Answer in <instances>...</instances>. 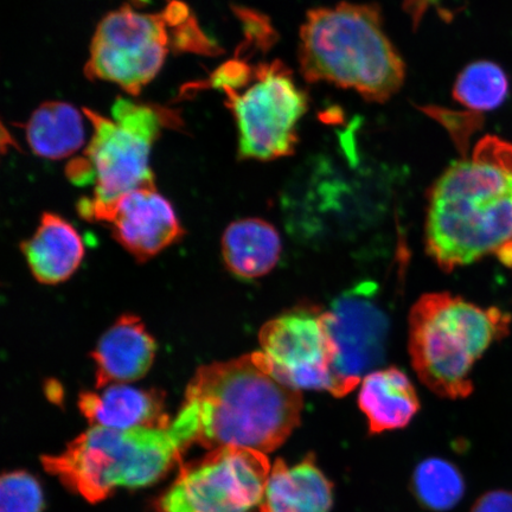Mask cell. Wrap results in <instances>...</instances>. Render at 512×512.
<instances>
[{
    "mask_svg": "<svg viewBox=\"0 0 512 512\" xmlns=\"http://www.w3.org/2000/svg\"><path fill=\"white\" fill-rule=\"evenodd\" d=\"M272 467L265 453L224 446L182 467L160 512H248L264 499Z\"/></svg>",
    "mask_w": 512,
    "mask_h": 512,
    "instance_id": "9c48e42d",
    "label": "cell"
},
{
    "mask_svg": "<svg viewBox=\"0 0 512 512\" xmlns=\"http://www.w3.org/2000/svg\"><path fill=\"white\" fill-rule=\"evenodd\" d=\"M507 75L497 64L478 61L459 74L454 85V99L476 112L492 111L507 99Z\"/></svg>",
    "mask_w": 512,
    "mask_h": 512,
    "instance_id": "ffe728a7",
    "label": "cell"
},
{
    "mask_svg": "<svg viewBox=\"0 0 512 512\" xmlns=\"http://www.w3.org/2000/svg\"><path fill=\"white\" fill-rule=\"evenodd\" d=\"M299 62L307 81L352 89L369 101L389 100L405 81V64L373 5L310 11L300 30Z\"/></svg>",
    "mask_w": 512,
    "mask_h": 512,
    "instance_id": "277c9868",
    "label": "cell"
},
{
    "mask_svg": "<svg viewBox=\"0 0 512 512\" xmlns=\"http://www.w3.org/2000/svg\"><path fill=\"white\" fill-rule=\"evenodd\" d=\"M93 127L82 156L67 166V177L79 187L93 185V195L78 204L83 219L106 222L121 198L142 188L156 187L150 166L153 144L165 128L181 124L168 107L138 104L120 98L110 118L83 108Z\"/></svg>",
    "mask_w": 512,
    "mask_h": 512,
    "instance_id": "5b68a950",
    "label": "cell"
},
{
    "mask_svg": "<svg viewBox=\"0 0 512 512\" xmlns=\"http://www.w3.org/2000/svg\"><path fill=\"white\" fill-rule=\"evenodd\" d=\"M362 287L343 294L329 310V328L337 348L336 398L354 390L382 363L389 320Z\"/></svg>",
    "mask_w": 512,
    "mask_h": 512,
    "instance_id": "8fae6325",
    "label": "cell"
},
{
    "mask_svg": "<svg viewBox=\"0 0 512 512\" xmlns=\"http://www.w3.org/2000/svg\"><path fill=\"white\" fill-rule=\"evenodd\" d=\"M191 19L188 6L179 2L159 14H143L127 5L110 12L95 30L87 78L111 82L138 95L162 69L171 42L176 40L171 29Z\"/></svg>",
    "mask_w": 512,
    "mask_h": 512,
    "instance_id": "ba28073f",
    "label": "cell"
},
{
    "mask_svg": "<svg viewBox=\"0 0 512 512\" xmlns=\"http://www.w3.org/2000/svg\"><path fill=\"white\" fill-rule=\"evenodd\" d=\"M157 352L155 338L142 319L124 315L99 339L92 352L95 389L128 384L142 379L152 367Z\"/></svg>",
    "mask_w": 512,
    "mask_h": 512,
    "instance_id": "4fadbf2b",
    "label": "cell"
},
{
    "mask_svg": "<svg viewBox=\"0 0 512 512\" xmlns=\"http://www.w3.org/2000/svg\"><path fill=\"white\" fill-rule=\"evenodd\" d=\"M43 492L37 480L22 471L5 473L0 482V512H42Z\"/></svg>",
    "mask_w": 512,
    "mask_h": 512,
    "instance_id": "7402d4cb",
    "label": "cell"
},
{
    "mask_svg": "<svg viewBox=\"0 0 512 512\" xmlns=\"http://www.w3.org/2000/svg\"><path fill=\"white\" fill-rule=\"evenodd\" d=\"M106 223L114 238L134 258L146 261L182 238L174 207L156 187L142 188L121 198Z\"/></svg>",
    "mask_w": 512,
    "mask_h": 512,
    "instance_id": "7c38bea8",
    "label": "cell"
},
{
    "mask_svg": "<svg viewBox=\"0 0 512 512\" xmlns=\"http://www.w3.org/2000/svg\"><path fill=\"white\" fill-rule=\"evenodd\" d=\"M194 411L182 406L168 428L112 430L92 426L70 443L59 456L42 458L51 475L88 502L98 503L118 488L150 485L181 460L196 444Z\"/></svg>",
    "mask_w": 512,
    "mask_h": 512,
    "instance_id": "3957f363",
    "label": "cell"
},
{
    "mask_svg": "<svg viewBox=\"0 0 512 512\" xmlns=\"http://www.w3.org/2000/svg\"><path fill=\"white\" fill-rule=\"evenodd\" d=\"M210 83L226 95L234 115L240 159L270 162L292 155L307 96L283 63L264 62L252 68L240 60L229 61Z\"/></svg>",
    "mask_w": 512,
    "mask_h": 512,
    "instance_id": "52a82bcc",
    "label": "cell"
},
{
    "mask_svg": "<svg viewBox=\"0 0 512 512\" xmlns=\"http://www.w3.org/2000/svg\"><path fill=\"white\" fill-rule=\"evenodd\" d=\"M498 259L503 262L505 266L512 267V242L503 247L497 254Z\"/></svg>",
    "mask_w": 512,
    "mask_h": 512,
    "instance_id": "cb8c5ba5",
    "label": "cell"
},
{
    "mask_svg": "<svg viewBox=\"0 0 512 512\" xmlns=\"http://www.w3.org/2000/svg\"><path fill=\"white\" fill-rule=\"evenodd\" d=\"M197 421L196 444L272 452L299 426L303 398L272 373L261 351L197 370L185 393Z\"/></svg>",
    "mask_w": 512,
    "mask_h": 512,
    "instance_id": "7a4b0ae2",
    "label": "cell"
},
{
    "mask_svg": "<svg viewBox=\"0 0 512 512\" xmlns=\"http://www.w3.org/2000/svg\"><path fill=\"white\" fill-rule=\"evenodd\" d=\"M259 341L272 373L286 386L335 396L337 348L329 311L313 305L293 307L266 323Z\"/></svg>",
    "mask_w": 512,
    "mask_h": 512,
    "instance_id": "30bf717a",
    "label": "cell"
},
{
    "mask_svg": "<svg viewBox=\"0 0 512 512\" xmlns=\"http://www.w3.org/2000/svg\"><path fill=\"white\" fill-rule=\"evenodd\" d=\"M413 488L419 501L434 511L450 510L464 495V480L452 464L428 459L416 469Z\"/></svg>",
    "mask_w": 512,
    "mask_h": 512,
    "instance_id": "44dd1931",
    "label": "cell"
},
{
    "mask_svg": "<svg viewBox=\"0 0 512 512\" xmlns=\"http://www.w3.org/2000/svg\"><path fill=\"white\" fill-rule=\"evenodd\" d=\"M80 395V411L95 427L112 430L168 428L172 424L165 413V396L157 389H140L128 384H111Z\"/></svg>",
    "mask_w": 512,
    "mask_h": 512,
    "instance_id": "5bb4252c",
    "label": "cell"
},
{
    "mask_svg": "<svg viewBox=\"0 0 512 512\" xmlns=\"http://www.w3.org/2000/svg\"><path fill=\"white\" fill-rule=\"evenodd\" d=\"M25 134L31 151L50 160L70 157L86 142L82 113L62 101L38 107L25 125Z\"/></svg>",
    "mask_w": 512,
    "mask_h": 512,
    "instance_id": "d6986e66",
    "label": "cell"
},
{
    "mask_svg": "<svg viewBox=\"0 0 512 512\" xmlns=\"http://www.w3.org/2000/svg\"><path fill=\"white\" fill-rule=\"evenodd\" d=\"M280 253V235L264 220L236 221L223 234V259L236 277L248 280L264 277L278 264Z\"/></svg>",
    "mask_w": 512,
    "mask_h": 512,
    "instance_id": "ac0fdd59",
    "label": "cell"
},
{
    "mask_svg": "<svg viewBox=\"0 0 512 512\" xmlns=\"http://www.w3.org/2000/svg\"><path fill=\"white\" fill-rule=\"evenodd\" d=\"M358 403L373 434L406 427L420 408L412 382L396 368L364 377Z\"/></svg>",
    "mask_w": 512,
    "mask_h": 512,
    "instance_id": "e0dca14e",
    "label": "cell"
},
{
    "mask_svg": "<svg viewBox=\"0 0 512 512\" xmlns=\"http://www.w3.org/2000/svg\"><path fill=\"white\" fill-rule=\"evenodd\" d=\"M512 242V145L485 137L433 185L426 222L427 252L451 272Z\"/></svg>",
    "mask_w": 512,
    "mask_h": 512,
    "instance_id": "6da1fadb",
    "label": "cell"
},
{
    "mask_svg": "<svg viewBox=\"0 0 512 512\" xmlns=\"http://www.w3.org/2000/svg\"><path fill=\"white\" fill-rule=\"evenodd\" d=\"M32 275L41 284L56 285L78 270L85 246L78 230L61 216L46 213L32 238L22 245Z\"/></svg>",
    "mask_w": 512,
    "mask_h": 512,
    "instance_id": "9a60e30c",
    "label": "cell"
},
{
    "mask_svg": "<svg viewBox=\"0 0 512 512\" xmlns=\"http://www.w3.org/2000/svg\"><path fill=\"white\" fill-rule=\"evenodd\" d=\"M511 317L482 309L450 293H428L409 313V355L416 375L441 398L473 392L471 370L490 347L509 334Z\"/></svg>",
    "mask_w": 512,
    "mask_h": 512,
    "instance_id": "8992f818",
    "label": "cell"
},
{
    "mask_svg": "<svg viewBox=\"0 0 512 512\" xmlns=\"http://www.w3.org/2000/svg\"><path fill=\"white\" fill-rule=\"evenodd\" d=\"M471 512H512V494L508 491H492L480 497Z\"/></svg>",
    "mask_w": 512,
    "mask_h": 512,
    "instance_id": "603a6c76",
    "label": "cell"
},
{
    "mask_svg": "<svg viewBox=\"0 0 512 512\" xmlns=\"http://www.w3.org/2000/svg\"><path fill=\"white\" fill-rule=\"evenodd\" d=\"M332 485L312 456L296 465L278 460L272 467L261 512H330Z\"/></svg>",
    "mask_w": 512,
    "mask_h": 512,
    "instance_id": "2e32d148",
    "label": "cell"
}]
</instances>
